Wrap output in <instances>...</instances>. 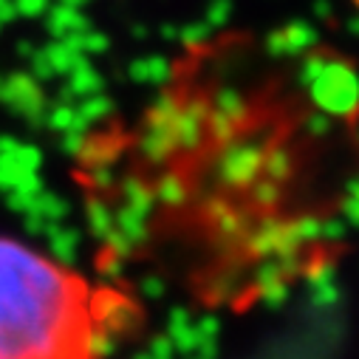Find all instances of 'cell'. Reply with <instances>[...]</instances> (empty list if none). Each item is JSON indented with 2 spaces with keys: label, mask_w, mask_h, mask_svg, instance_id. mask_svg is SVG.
Listing matches in <instances>:
<instances>
[{
  "label": "cell",
  "mask_w": 359,
  "mask_h": 359,
  "mask_svg": "<svg viewBox=\"0 0 359 359\" xmlns=\"http://www.w3.org/2000/svg\"><path fill=\"white\" fill-rule=\"evenodd\" d=\"M116 255L207 311L243 314L323 278L359 212V74L280 32L172 57L153 100L91 150Z\"/></svg>",
  "instance_id": "cell-1"
},
{
  "label": "cell",
  "mask_w": 359,
  "mask_h": 359,
  "mask_svg": "<svg viewBox=\"0 0 359 359\" xmlns=\"http://www.w3.org/2000/svg\"><path fill=\"white\" fill-rule=\"evenodd\" d=\"M139 325L130 289L0 232V359H108Z\"/></svg>",
  "instance_id": "cell-2"
}]
</instances>
